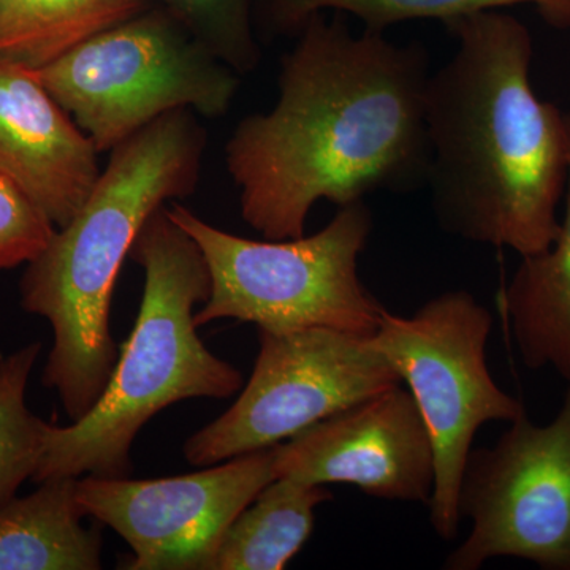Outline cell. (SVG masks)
<instances>
[{"label": "cell", "mask_w": 570, "mask_h": 570, "mask_svg": "<svg viewBox=\"0 0 570 570\" xmlns=\"http://www.w3.org/2000/svg\"><path fill=\"white\" fill-rule=\"evenodd\" d=\"M281 58L275 107L238 122L225 165L245 223L265 239L299 238L317 202L425 189L431 164L420 41L355 36L347 14H313Z\"/></svg>", "instance_id": "1"}, {"label": "cell", "mask_w": 570, "mask_h": 570, "mask_svg": "<svg viewBox=\"0 0 570 570\" xmlns=\"http://www.w3.org/2000/svg\"><path fill=\"white\" fill-rule=\"evenodd\" d=\"M40 352L41 344L31 343L0 358V508L32 480L47 445L51 423L26 403Z\"/></svg>", "instance_id": "18"}, {"label": "cell", "mask_w": 570, "mask_h": 570, "mask_svg": "<svg viewBox=\"0 0 570 570\" xmlns=\"http://www.w3.org/2000/svg\"><path fill=\"white\" fill-rule=\"evenodd\" d=\"M273 466L276 479L351 483L367 497L426 505L436 483L430 431L403 384L275 445Z\"/></svg>", "instance_id": "11"}, {"label": "cell", "mask_w": 570, "mask_h": 570, "mask_svg": "<svg viewBox=\"0 0 570 570\" xmlns=\"http://www.w3.org/2000/svg\"><path fill=\"white\" fill-rule=\"evenodd\" d=\"M444 28L456 50L426 86L434 217L466 242L538 254L560 232L568 112L532 88L534 43L524 22L487 10Z\"/></svg>", "instance_id": "2"}, {"label": "cell", "mask_w": 570, "mask_h": 570, "mask_svg": "<svg viewBox=\"0 0 570 570\" xmlns=\"http://www.w3.org/2000/svg\"><path fill=\"white\" fill-rule=\"evenodd\" d=\"M56 225L6 171L0 170V272L43 254Z\"/></svg>", "instance_id": "20"}, {"label": "cell", "mask_w": 570, "mask_h": 570, "mask_svg": "<svg viewBox=\"0 0 570 570\" xmlns=\"http://www.w3.org/2000/svg\"><path fill=\"white\" fill-rule=\"evenodd\" d=\"M275 448L163 479H77L86 515L107 524L132 550L121 569L209 570L225 531L276 479Z\"/></svg>", "instance_id": "10"}, {"label": "cell", "mask_w": 570, "mask_h": 570, "mask_svg": "<svg viewBox=\"0 0 570 570\" xmlns=\"http://www.w3.org/2000/svg\"><path fill=\"white\" fill-rule=\"evenodd\" d=\"M129 257L145 272L137 322L96 406L78 422L50 426L32 482L58 478H130L141 428L171 404L227 400L243 374L205 346L195 306L212 292L197 243L160 206L142 224Z\"/></svg>", "instance_id": "4"}, {"label": "cell", "mask_w": 570, "mask_h": 570, "mask_svg": "<svg viewBox=\"0 0 570 570\" xmlns=\"http://www.w3.org/2000/svg\"><path fill=\"white\" fill-rule=\"evenodd\" d=\"M190 108L165 112L111 149L91 195L26 268V313L51 324L43 370L67 417L78 422L104 395L118 362L110 330L112 292L142 224L200 183L206 132Z\"/></svg>", "instance_id": "3"}, {"label": "cell", "mask_w": 570, "mask_h": 570, "mask_svg": "<svg viewBox=\"0 0 570 570\" xmlns=\"http://www.w3.org/2000/svg\"><path fill=\"white\" fill-rule=\"evenodd\" d=\"M531 6L557 31H570V0H254L257 37H295L313 14L332 10L352 14L367 31L387 32L392 26L414 20L442 24L487 10Z\"/></svg>", "instance_id": "17"}, {"label": "cell", "mask_w": 570, "mask_h": 570, "mask_svg": "<svg viewBox=\"0 0 570 570\" xmlns=\"http://www.w3.org/2000/svg\"><path fill=\"white\" fill-rule=\"evenodd\" d=\"M167 213L197 243L212 276L197 326L234 318L265 332L328 326L370 337L387 313L358 272L374 227L366 200L337 208L317 234L281 242L228 234L176 202Z\"/></svg>", "instance_id": "5"}, {"label": "cell", "mask_w": 570, "mask_h": 570, "mask_svg": "<svg viewBox=\"0 0 570 570\" xmlns=\"http://www.w3.org/2000/svg\"><path fill=\"white\" fill-rule=\"evenodd\" d=\"M459 505L472 528L445 569L510 557L570 570V382L550 423L535 425L524 412L497 444L471 450Z\"/></svg>", "instance_id": "9"}, {"label": "cell", "mask_w": 570, "mask_h": 570, "mask_svg": "<svg viewBox=\"0 0 570 570\" xmlns=\"http://www.w3.org/2000/svg\"><path fill=\"white\" fill-rule=\"evenodd\" d=\"M33 71L99 153L178 108L223 118L242 82L163 3Z\"/></svg>", "instance_id": "6"}, {"label": "cell", "mask_w": 570, "mask_h": 570, "mask_svg": "<svg viewBox=\"0 0 570 570\" xmlns=\"http://www.w3.org/2000/svg\"><path fill=\"white\" fill-rule=\"evenodd\" d=\"M77 479H48L0 508V570H99L102 534L88 528Z\"/></svg>", "instance_id": "14"}, {"label": "cell", "mask_w": 570, "mask_h": 570, "mask_svg": "<svg viewBox=\"0 0 570 570\" xmlns=\"http://www.w3.org/2000/svg\"><path fill=\"white\" fill-rule=\"evenodd\" d=\"M569 171L564 216L547 249L521 257L505 285L501 307L512 328L524 365L553 367L570 382V112Z\"/></svg>", "instance_id": "13"}, {"label": "cell", "mask_w": 570, "mask_h": 570, "mask_svg": "<svg viewBox=\"0 0 570 570\" xmlns=\"http://www.w3.org/2000/svg\"><path fill=\"white\" fill-rule=\"evenodd\" d=\"M326 485L277 478L232 521L209 570H281L309 539Z\"/></svg>", "instance_id": "15"}, {"label": "cell", "mask_w": 570, "mask_h": 570, "mask_svg": "<svg viewBox=\"0 0 570 570\" xmlns=\"http://www.w3.org/2000/svg\"><path fill=\"white\" fill-rule=\"evenodd\" d=\"M99 154L36 71L0 62V170L56 227L69 224L91 195L102 174Z\"/></svg>", "instance_id": "12"}, {"label": "cell", "mask_w": 570, "mask_h": 570, "mask_svg": "<svg viewBox=\"0 0 570 570\" xmlns=\"http://www.w3.org/2000/svg\"><path fill=\"white\" fill-rule=\"evenodd\" d=\"M220 61L239 75L262 61L254 0H160Z\"/></svg>", "instance_id": "19"}, {"label": "cell", "mask_w": 570, "mask_h": 570, "mask_svg": "<svg viewBox=\"0 0 570 570\" xmlns=\"http://www.w3.org/2000/svg\"><path fill=\"white\" fill-rule=\"evenodd\" d=\"M493 317L466 291L428 299L412 316L384 314L370 343L395 367L422 412L436 456L430 504L439 538L459 534L460 487L479 428L513 422L524 407L499 387L487 363Z\"/></svg>", "instance_id": "7"}, {"label": "cell", "mask_w": 570, "mask_h": 570, "mask_svg": "<svg viewBox=\"0 0 570 570\" xmlns=\"http://www.w3.org/2000/svg\"><path fill=\"white\" fill-rule=\"evenodd\" d=\"M160 0H0V62L43 69Z\"/></svg>", "instance_id": "16"}, {"label": "cell", "mask_w": 570, "mask_h": 570, "mask_svg": "<svg viewBox=\"0 0 570 570\" xmlns=\"http://www.w3.org/2000/svg\"><path fill=\"white\" fill-rule=\"evenodd\" d=\"M257 360L238 400L187 438L194 466L275 448L360 401L403 384L366 336L328 326L258 330Z\"/></svg>", "instance_id": "8"}]
</instances>
